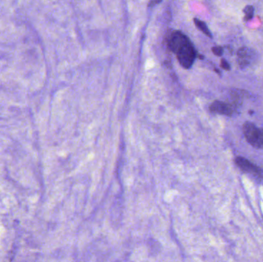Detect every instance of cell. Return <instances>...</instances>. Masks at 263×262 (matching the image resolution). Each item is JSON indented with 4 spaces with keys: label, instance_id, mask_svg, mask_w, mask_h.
Wrapping results in <instances>:
<instances>
[{
    "label": "cell",
    "instance_id": "cell-4",
    "mask_svg": "<svg viewBox=\"0 0 263 262\" xmlns=\"http://www.w3.org/2000/svg\"><path fill=\"white\" fill-rule=\"evenodd\" d=\"M236 106L233 103H225V102L215 101L210 106V109L213 113L221 114V115L232 116L234 114Z\"/></svg>",
    "mask_w": 263,
    "mask_h": 262
},
{
    "label": "cell",
    "instance_id": "cell-10",
    "mask_svg": "<svg viewBox=\"0 0 263 262\" xmlns=\"http://www.w3.org/2000/svg\"><path fill=\"white\" fill-rule=\"evenodd\" d=\"M162 1V0H149V3H148V6H149V7H153V6L159 4V3H160Z\"/></svg>",
    "mask_w": 263,
    "mask_h": 262
},
{
    "label": "cell",
    "instance_id": "cell-2",
    "mask_svg": "<svg viewBox=\"0 0 263 262\" xmlns=\"http://www.w3.org/2000/svg\"><path fill=\"white\" fill-rule=\"evenodd\" d=\"M243 133L252 146L263 149V129H259L253 123H247L243 126Z\"/></svg>",
    "mask_w": 263,
    "mask_h": 262
},
{
    "label": "cell",
    "instance_id": "cell-12",
    "mask_svg": "<svg viewBox=\"0 0 263 262\" xmlns=\"http://www.w3.org/2000/svg\"><path fill=\"white\" fill-rule=\"evenodd\" d=\"M215 71H216V72H217L218 74H219V75H220L221 72H219V71L218 70V69H215Z\"/></svg>",
    "mask_w": 263,
    "mask_h": 262
},
{
    "label": "cell",
    "instance_id": "cell-9",
    "mask_svg": "<svg viewBox=\"0 0 263 262\" xmlns=\"http://www.w3.org/2000/svg\"><path fill=\"white\" fill-rule=\"evenodd\" d=\"M221 67L227 71H230V69H231L230 65L229 64L228 62H227V60L224 59V58H222V59H221Z\"/></svg>",
    "mask_w": 263,
    "mask_h": 262
},
{
    "label": "cell",
    "instance_id": "cell-11",
    "mask_svg": "<svg viewBox=\"0 0 263 262\" xmlns=\"http://www.w3.org/2000/svg\"><path fill=\"white\" fill-rule=\"evenodd\" d=\"M198 57H199L200 59H203L204 58L203 55H198Z\"/></svg>",
    "mask_w": 263,
    "mask_h": 262
},
{
    "label": "cell",
    "instance_id": "cell-3",
    "mask_svg": "<svg viewBox=\"0 0 263 262\" xmlns=\"http://www.w3.org/2000/svg\"><path fill=\"white\" fill-rule=\"evenodd\" d=\"M236 166L246 173L253 175L258 179H263V170L260 168L256 166V165L252 163L249 160L242 158V157H237L235 159Z\"/></svg>",
    "mask_w": 263,
    "mask_h": 262
},
{
    "label": "cell",
    "instance_id": "cell-7",
    "mask_svg": "<svg viewBox=\"0 0 263 262\" xmlns=\"http://www.w3.org/2000/svg\"><path fill=\"white\" fill-rule=\"evenodd\" d=\"M244 13H245V20L248 21V20L252 19L254 15V8L252 6H246L244 9Z\"/></svg>",
    "mask_w": 263,
    "mask_h": 262
},
{
    "label": "cell",
    "instance_id": "cell-1",
    "mask_svg": "<svg viewBox=\"0 0 263 262\" xmlns=\"http://www.w3.org/2000/svg\"><path fill=\"white\" fill-rule=\"evenodd\" d=\"M174 53L181 66L185 69H190L193 66L197 55L196 49L190 40L179 46Z\"/></svg>",
    "mask_w": 263,
    "mask_h": 262
},
{
    "label": "cell",
    "instance_id": "cell-8",
    "mask_svg": "<svg viewBox=\"0 0 263 262\" xmlns=\"http://www.w3.org/2000/svg\"><path fill=\"white\" fill-rule=\"evenodd\" d=\"M212 51H213V54L217 55V56H222L224 52L223 49H222L221 46H216V47H213V49H212Z\"/></svg>",
    "mask_w": 263,
    "mask_h": 262
},
{
    "label": "cell",
    "instance_id": "cell-5",
    "mask_svg": "<svg viewBox=\"0 0 263 262\" xmlns=\"http://www.w3.org/2000/svg\"><path fill=\"white\" fill-rule=\"evenodd\" d=\"M254 56V52L251 49L247 47L241 48L237 53V60L239 66L241 68H247L251 64L252 60Z\"/></svg>",
    "mask_w": 263,
    "mask_h": 262
},
{
    "label": "cell",
    "instance_id": "cell-6",
    "mask_svg": "<svg viewBox=\"0 0 263 262\" xmlns=\"http://www.w3.org/2000/svg\"><path fill=\"white\" fill-rule=\"evenodd\" d=\"M194 23L196 27H197L201 32H203L206 36H208L209 38H213V35H212L211 32H210V29H208L206 24H205L204 22L201 21L200 19H198V18H194Z\"/></svg>",
    "mask_w": 263,
    "mask_h": 262
}]
</instances>
